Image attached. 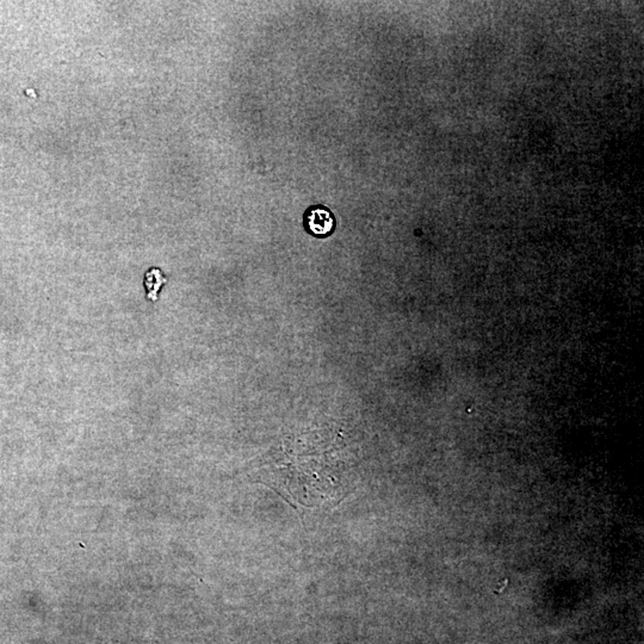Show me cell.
Listing matches in <instances>:
<instances>
[{
  "mask_svg": "<svg viewBox=\"0 0 644 644\" xmlns=\"http://www.w3.org/2000/svg\"><path fill=\"white\" fill-rule=\"evenodd\" d=\"M166 282H167V278L162 275V270L157 269V268L148 270L147 273H144V287L147 291V298L155 302L158 300L159 292L165 285Z\"/></svg>",
  "mask_w": 644,
  "mask_h": 644,
  "instance_id": "obj_2",
  "label": "cell"
},
{
  "mask_svg": "<svg viewBox=\"0 0 644 644\" xmlns=\"http://www.w3.org/2000/svg\"><path fill=\"white\" fill-rule=\"evenodd\" d=\"M306 228L315 236H327L334 231L333 213L324 206H312L306 213Z\"/></svg>",
  "mask_w": 644,
  "mask_h": 644,
  "instance_id": "obj_1",
  "label": "cell"
}]
</instances>
